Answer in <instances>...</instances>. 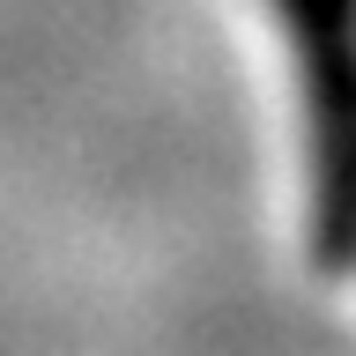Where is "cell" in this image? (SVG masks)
<instances>
[{
    "label": "cell",
    "instance_id": "cell-1",
    "mask_svg": "<svg viewBox=\"0 0 356 356\" xmlns=\"http://www.w3.org/2000/svg\"><path fill=\"white\" fill-rule=\"evenodd\" d=\"M312 111V230L319 260H356V0H275Z\"/></svg>",
    "mask_w": 356,
    "mask_h": 356
}]
</instances>
